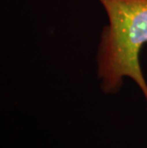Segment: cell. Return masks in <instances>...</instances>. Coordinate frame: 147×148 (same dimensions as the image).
Wrapping results in <instances>:
<instances>
[{
	"instance_id": "1",
	"label": "cell",
	"mask_w": 147,
	"mask_h": 148,
	"mask_svg": "<svg viewBox=\"0 0 147 148\" xmlns=\"http://www.w3.org/2000/svg\"><path fill=\"white\" fill-rule=\"evenodd\" d=\"M105 12L96 53V77L106 95L120 91L125 78L134 80L147 105V81L139 56L147 44V0H96Z\"/></svg>"
}]
</instances>
